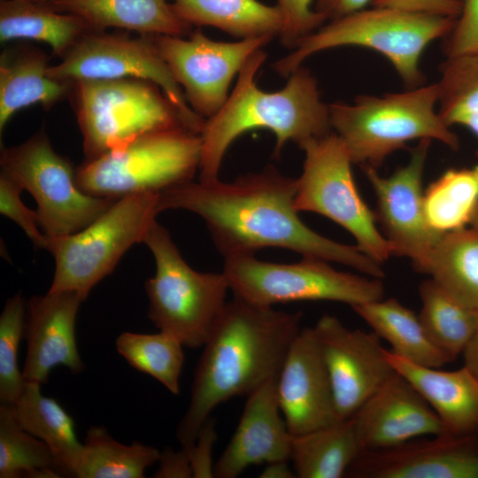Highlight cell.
Listing matches in <instances>:
<instances>
[{
	"label": "cell",
	"mask_w": 478,
	"mask_h": 478,
	"mask_svg": "<svg viewBox=\"0 0 478 478\" xmlns=\"http://www.w3.org/2000/svg\"><path fill=\"white\" fill-rule=\"evenodd\" d=\"M4 172L35 198L38 223L48 238L80 231L117 199L95 197L76 183V169L52 148L41 130L19 145L4 148Z\"/></svg>",
	"instance_id": "obj_12"
},
{
	"label": "cell",
	"mask_w": 478,
	"mask_h": 478,
	"mask_svg": "<svg viewBox=\"0 0 478 478\" xmlns=\"http://www.w3.org/2000/svg\"><path fill=\"white\" fill-rule=\"evenodd\" d=\"M143 243L156 263L154 276L144 284L149 319L184 347H203L227 303L229 286L225 275L190 267L167 229L156 220Z\"/></svg>",
	"instance_id": "obj_6"
},
{
	"label": "cell",
	"mask_w": 478,
	"mask_h": 478,
	"mask_svg": "<svg viewBox=\"0 0 478 478\" xmlns=\"http://www.w3.org/2000/svg\"><path fill=\"white\" fill-rule=\"evenodd\" d=\"M94 31L81 18L59 12L46 3L1 0L0 42L31 40L46 43L63 58L84 35Z\"/></svg>",
	"instance_id": "obj_26"
},
{
	"label": "cell",
	"mask_w": 478,
	"mask_h": 478,
	"mask_svg": "<svg viewBox=\"0 0 478 478\" xmlns=\"http://www.w3.org/2000/svg\"><path fill=\"white\" fill-rule=\"evenodd\" d=\"M297 178L273 166L237 177L188 181L158 193V210L182 209L202 218L219 252L226 258L283 248L382 279V265L357 246L335 242L311 229L295 206Z\"/></svg>",
	"instance_id": "obj_1"
},
{
	"label": "cell",
	"mask_w": 478,
	"mask_h": 478,
	"mask_svg": "<svg viewBox=\"0 0 478 478\" xmlns=\"http://www.w3.org/2000/svg\"><path fill=\"white\" fill-rule=\"evenodd\" d=\"M10 407L21 428L50 449L62 476H75L82 443L77 438L73 418L61 405L42 395L41 384L26 382Z\"/></svg>",
	"instance_id": "obj_25"
},
{
	"label": "cell",
	"mask_w": 478,
	"mask_h": 478,
	"mask_svg": "<svg viewBox=\"0 0 478 478\" xmlns=\"http://www.w3.org/2000/svg\"><path fill=\"white\" fill-rule=\"evenodd\" d=\"M183 347L160 330L156 334L123 332L116 339L117 351L132 367L155 378L173 395L180 393Z\"/></svg>",
	"instance_id": "obj_34"
},
{
	"label": "cell",
	"mask_w": 478,
	"mask_h": 478,
	"mask_svg": "<svg viewBox=\"0 0 478 478\" xmlns=\"http://www.w3.org/2000/svg\"><path fill=\"white\" fill-rule=\"evenodd\" d=\"M300 312L257 306L234 297L215 323L198 360L188 409L176 437L190 449L215 407L249 396L277 378L301 330Z\"/></svg>",
	"instance_id": "obj_2"
},
{
	"label": "cell",
	"mask_w": 478,
	"mask_h": 478,
	"mask_svg": "<svg viewBox=\"0 0 478 478\" xmlns=\"http://www.w3.org/2000/svg\"><path fill=\"white\" fill-rule=\"evenodd\" d=\"M223 274L234 297L274 307L296 301H334L355 305L383 298L382 279L338 271L328 261L303 257L299 262L262 261L255 255L224 258Z\"/></svg>",
	"instance_id": "obj_10"
},
{
	"label": "cell",
	"mask_w": 478,
	"mask_h": 478,
	"mask_svg": "<svg viewBox=\"0 0 478 478\" xmlns=\"http://www.w3.org/2000/svg\"><path fill=\"white\" fill-rule=\"evenodd\" d=\"M469 226L478 231V206L475 210V212L472 218V220Z\"/></svg>",
	"instance_id": "obj_48"
},
{
	"label": "cell",
	"mask_w": 478,
	"mask_h": 478,
	"mask_svg": "<svg viewBox=\"0 0 478 478\" xmlns=\"http://www.w3.org/2000/svg\"><path fill=\"white\" fill-rule=\"evenodd\" d=\"M351 308L373 332L390 344L395 355L429 367L440 368L453 361L433 343L419 315L397 299L382 298Z\"/></svg>",
	"instance_id": "obj_27"
},
{
	"label": "cell",
	"mask_w": 478,
	"mask_h": 478,
	"mask_svg": "<svg viewBox=\"0 0 478 478\" xmlns=\"http://www.w3.org/2000/svg\"><path fill=\"white\" fill-rule=\"evenodd\" d=\"M277 380L247 396L236 429L214 464V477L235 478L251 465L290 459L293 436L279 406Z\"/></svg>",
	"instance_id": "obj_21"
},
{
	"label": "cell",
	"mask_w": 478,
	"mask_h": 478,
	"mask_svg": "<svg viewBox=\"0 0 478 478\" xmlns=\"http://www.w3.org/2000/svg\"><path fill=\"white\" fill-rule=\"evenodd\" d=\"M50 66V77L67 83L91 80L138 79L156 84L179 112L186 127L201 133L205 120L189 105L183 90L159 55L150 35L92 31Z\"/></svg>",
	"instance_id": "obj_13"
},
{
	"label": "cell",
	"mask_w": 478,
	"mask_h": 478,
	"mask_svg": "<svg viewBox=\"0 0 478 478\" xmlns=\"http://www.w3.org/2000/svg\"><path fill=\"white\" fill-rule=\"evenodd\" d=\"M163 60L181 86L191 109L207 120L217 113L228 97L235 75L256 51L274 37L259 36L236 42H219L199 28L181 36L150 35Z\"/></svg>",
	"instance_id": "obj_14"
},
{
	"label": "cell",
	"mask_w": 478,
	"mask_h": 478,
	"mask_svg": "<svg viewBox=\"0 0 478 478\" xmlns=\"http://www.w3.org/2000/svg\"><path fill=\"white\" fill-rule=\"evenodd\" d=\"M50 449L25 431L9 405H0V477H61Z\"/></svg>",
	"instance_id": "obj_35"
},
{
	"label": "cell",
	"mask_w": 478,
	"mask_h": 478,
	"mask_svg": "<svg viewBox=\"0 0 478 478\" xmlns=\"http://www.w3.org/2000/svg\"><path fill=\"white\" fill-rule=\"evenodd\" d=\"M350 478H478V435L449 433L362 451Z\"/></svg>",
	"instance_id": "obj_17"
},
{
	"label": "cell",
	"mask_w": 478,
	"mask_h": 478,
	"mask_svg": "<svg viewBox=\"0 0 478 478\" xmlns=\"http://www.w3.org/2000/svg\"><path fill=\"white\" fill-rule=\"evenodd\" d=\"M332 383L338 416L350 419L394 373L374 332L351 329L332 315L312 327Z\"/></svg>",
	"instance_id": "obj_16"
},
{
	"label": "cell",
	"mask_w": 478,
	"mask_h": 478,
	"mask_svg": "<svg viewBox=\"0 0 478 478\" xmlns=\"http://www.w3.org/2000/svg\"><path fill=\"white\" fill-rule=\"evenodd\" d=\"M48 58L36 49H12L0 58V132L19 110L34 104L51 107L69 95L72 84L48 73Z\"/></svg>",
	"instance_id": "obj_24"
},
{
	"label": "cell",
	"mask_w": 478,
	"mask_h": 478,
	"mask_svg": "<svg viewBox=\"0 0 478 478\" xmlns=\"http://www.w3.org/2000/svg\"><path fill=\"white\" fill-rule=\"evenodd\" d=\"M21 186L4 172L0 174V212L13 220L25 232L33 244L47 249L48 237L38 228L36 211L29 209L21 200Z\"/></svg>",
	"instance_id": "obj_38"
},
{
	"label": "cell",
	"mask_w": 478,
	"mask_h": 478,
	"mask_svg": "<svg viewBox=\"0 0 478 478\" xmlns=\"http://www.w3.org/2000/svg\"><path fill=\"white\" fill-rule=\"evenodd\" d=\"M313 0H277L282 16V27L279 34L283 46L293 49L297 43L314 32L326 21L311 4Z\"/></svg>",
	"instance_id": "obj_39"
},
{
	"label": "cell",
	"mask_w": 478,
	"mask_h": 478,
	"mask_svg": "<svg viewBox=\"0 0 478 478\" xmlns=\"http://www.w3.org/2000/svg\"><path fill=\"white\" fill-rule=\"evenodd\" d=\"M266 58L262 50L249 58L223 106L205 120L200 133L199 181L219 179L230 144L251 129L266 128L274 134L276 157L288 142L301 147L333 132L329 105L321 101L318 81L308 69L302 66L296 69L278 91L266 92L258 88L255 76Z\"/></svg>",
	"instance_id": "obj_3"
},
{
	"label": "cell",
	"mask_w": 478,
	"mask_h": 478,
	"mask_svg": "<svg viewBox=\"0 0 478 478\" xmlns=\"http://www.w3.org/2000/svg\"><path fill=\"white\" fill-rule=\"evenodd\" d=\"M300 148L305 160L297 178V212H314L333 220L354 237L362 252L382 265L392 251L377 227L375 212L358 190L353 163L343 141L332 132Z\"/></svg>",
	"instance_id": "obj_11"
},
{
	"label": "cell",
	"mask_w": 478,
	"mask_h": 478,
	"mask_svg": "<svg viewBox=\"0 0 478 478\" xmlns=\"http://www.w3.org/2000/svg\"><path fill=\"white\" fill-rule=\"evenodd\" d=\"M33 1L47 3V2H49V1H50V0H33Z\"/></svg>",
	"instance_id": "obj_49"
},
{
	"label": "cell",
	"mask_w": 478,
	"mask_h": 478,
	"mask_svg": "<svg viewBox=\"0 0 478 478\" xmlns=\"http://www.w3.org/2000/svg\"><path fill=\"white\" fill-rule=\"evenodd\" d=\"M362 451L391 448L446 433L434 410L399 373H394L350 418Z\"/></svg>",
	"instance_id": "obj_19"
},
{
	"label": "cell",
	"mask_w": 478,
	"mask_h": 478,
	"mask_svg": "<svg viewBox=\"0 0 478 478\" xmlns=\"http://www.w3.org/2000/svg\"><path fill=\"white\" fill-rule=\"evenodd\" d=\"M458 18L412 12L391 7L361 9L320 27L277 60L274 69L289 77L314 53L341 46H360L376 50L393 65L411 89L420 87L425 77L420 58L434 40L446 37Z\"/></svg>",
	"instance_id": "obj_4"
},
{
	"label": "cell",
	"mask_w": 478,
	"mask_h": 478,
	"mask_svg": "<svg viewBox=\"0 0 478 478\" xmlns=\"http://www.w3.org/2000/svg\"><path fill=\"white\" fill-rule=\"evenodd\" d=\"M370 2L371 0H316L313 9L326 20H333L364 9Z\"/></svg>",
	"instance_id": "obj_44"
},
{
	"label": "cell",
	"mask_w": 478,
	"mask_h": 478,
	"mask_svg": "<svg viewBox=\"0 0 478 478\" xmlns=\"http://www.w3.org/2000/svg\"><path fill=\"white\" fill-rule=\"evenodd\" d=\"M362 452L351 419L293 436L290 459L299 478H341Z\"/></svg>",
	"instance_id": "obj_29"
},
{
	"label": "cell",
	"mask_w": 478,
	"mask_h": 478,
	"mask_svg": "<svg viewBox=\"0 0 478 478\" xmlns=\"http://www.w3.org/2000/svg\"><path fill=\"white\" fill-rule=\"evenodd\" d=\"M69 95L87 159L119 149L148 132L189 129L164 92L150 81H80L72 83Z\"/></svg>",
	"instance_id": "obj_9"
},
{
	"label": "cell",
	"mask_w": 478,
	"mask_h": 478,
	"mask_svg": "<svg viewBox=\"0 0 478 478\" xmlns=\"http://www.w3.org/2000/svg\"><path fill=\"white\" fill-rule=\"evenodd\" d=\"M154 446L116 441L103 427H91L82 443L75 471L78 478H143L144 471L158 461Z\"/></svg>",
	"instance_id": "obj_32"
},
{
	"label": "cell",
	"mask_w": 478,
	"mask_h": 478,
	"mask_svg": "<svg viewBox=\"0 0 478 478\" xmlns=\"http://www.w3.org/2000/svg\"><path fill=\"white\" fill-rule=\"evenodd\" d=\"M57 12L83 19L94 31L109 27L139 35L186 36L191 31L166 0H50Z\"/></svg>",
	"instance_id": "obj_23"
},
{
	"label": "cell",
	"mask_w": 478,
	"mask_h": 478,
	"mask_svg": "<svg viewBox=\"0 0 478 478\" xmlns=\"http://www.w3.org/2000/svg\"><path fill=\"white\" fill-rule=\"evenodd\" d=\"M393 369L403 375L441 420L446 433L478 435V378L465 366L453 371L414 364L384 350Z\"/></svg>",
	"instance_id": "obj_22"
},
{
	"label": "cell",
	"mask_w": 478,
	"mask_h": 478,
	"mask_svg": "<svg viewBox=\"0 0 478 478\" xmlns=\"http://www.w3.org/2000/svg\"><path fill=\"white\" fill-rule=\"evenodd\" d=\"M437 85L383 96H358L353 104L329 105L332 130L353 164L378 168L389 155L412 140H437L451 150L459 140L435 110Z\"/></svg>",
	"instance_id": "obj_5"
},
{
	"label": "cell",
	"mask_w": 478,
	"mask_h": 478,
	"mask_svg": "<svg viewBox=\"0 0 478 478\" xmlns=\"http://www.w3.org/2000/svg\"><path fill=\"white\" fill-rule=\"evenodd\" d=\"M201 148L200 135L185 127L148 132L86 159L76 169V183L99 197L159 193L192 180L199 169Z\"/></svg>",
	"instance_id": "obj_7"
},
{
	"label": "cell",
	"mask_w": 478,
	"mask_h": 478,
	"mask_svg": "<svg viewBox=\"0 0 478 478\" xmlns=\"http://www.w3.org/2000/svg\"><path fill=\"white\" fill-rule=\"evenodd\" d=\"M277 398L293 436L343 420L312 327L301 328L289 347L277 380Z\"/></svg>",
	"instance_id": "obj_18"
},
{
	"label": "cell",
	"mask_w": 478,
	"mask_h": 478,
	"mask_svg": "<svg viewBox=\"0 0 478 478\" xmlns=\"http://www.w3.org/2000/svg\"><path fill=\"white\" fill-rule=\"evenodd\" d=\"M439 70L438 113L451 127L457 116L478 112V50L448 57Z\"/></svg>",
	"instance_id": "obj_36"
},
{
	"label": "cell",
	"mask_w": 478,
	"mask_h": 478,
	"mask_svg": "<svg viewBox=\"0 0 478 478\" xmlns=\"http://www.w3.org/2000/svg\"><path fill=\"white\" fill-rule=\"evenodd\" d=\"M27 304L20 292L9 298L0 316V401L12 405L26 381L18 365L19 343L25 332Z\"/></svg>",
	"instance_id": "obj_37"
},
{
	"label": "cell",
	"mask_w": 478,
	"mask_h": 478,
	"mask_svg": "<svg viewBox=\"0 0 478 478\" xmlns=\"http://www.w3.org/2000/svg\"><path fill=\"white\" fill-rule=\"evenodd\" d=\"M419 318L433 343L454 360L478 330V309L452 297L433 279L419 287Z\"/></svg>",
	"instance_id": "obj_31"
},
{
	"label": "cell",
	"mask_w": 478,
	"mask_h": 478,
	"mask_svg": "<svg viewBox=\"0 0 478 478\" xmlns=\"http://www.w3.org/2000/svg\"><path fill=\"white\" fill-rule=\"evenodd\" d=\"M462 354L464 366L478 378V330Z\"/></svg>",
	"instance_id": "obj_46"
},
{
	"label": "cell",
	"mask_w": 478,
	"mask_h": 478,
	"mask_svg": "<svg viewBox=\"0 0 478 478\" xmlns=\"http://www.w3.org/2000/svg\"><path fill=\"white\" fill-rule=\"evenodd\" d=\"M158 197V193L122 197L80 231L48 238L46 251L55 259L49 291H73L85 300L124 253L135 243H143L159 213Z\"/></svg>",
	"instance_id": "obj_8"
},
{
	"label": "cell",
	"mask_w": 478,
	"mask_h": 478,
	"mask_svg": "<svg viewBox=\"0 0 478 478\" xmlns=\"http://www.w3.org/2000/svg\"><path fill=\"white\" fill-rule=\"evenodd\" d=\"M446 57L478 50V0H463V7L443 43Z\"/></svg>",
	"instance_id": "obj_40"
},
{
	"label": "cell",
	"mask_w": 478,
	"mask_h": 478,
	"mask_svg": "<svg viewBox=\"0 0 478 478\" xmlns=\"http://www.w3.org/2000/svg\"><path fill=\"white\" fill-rule=\"evenodd\" d=\"M451 125L464 126L478 136V112L460 114L452 120Z\"/></svg>",
	"instance_id": "obj_47"
},
{
	"label": "cell",
	"mask_w": 478,
	"mask_h": 478,
	"mask_svg": "<svg viewBox=\"0 0 478 478\" xmlns=\"http://www.w3.org/2000/svg\"><path fill=\"white\" fill-rule=\"evenodd\" d=\"M83 301L73 291L31 297L24 332L27 349L22 374L26 382L42 385L59 365L73 374L84 369L75 336L76 317Z\"/></svg>",
	"instance_id": "obj_20"
},
{
	"label": "cell",
	"mask_w": 478,
	"mask_h": 478,
	"mask_svg": "<svg viewBox=\"0 0 478 478\" xmlns=\"http://www.w3.org/2000/svg\"><path fill=\"white\" fill-rule=\"evenodd\" d=\"M478 206V166L445 171L424 191L428 225L444 234L470 225Z\"/></svg>",
	"instance_id": "obj_33"
},
{
	"label": "cell",
	"mask_w": 478,
	"mask_h": 478,
	"mask_svg": "<svg viewBox=\"0 0 478 478\" xmlns=\"http://www.w3.org/2000/svg\"><path fill=\"white\" fill-rule=\"evenodd\" d=\"M217 438L214 420L208 419L202 426L194 445L186 450L189 453L193 477H214V465H212V448Z\"/></svg>",
	"instance_id": "obj_41"
},
{
	"label": "cell",
	"mask_w": 478,
	"mask_h": 478,
	"mask_svg": "<svg viewBox=\"0 0 478 478\" xmlns=\"http://www.w3.org/2000/svg\"><path fill=\"white\" fill-rule=\"evenodd\" d=\"M376 7H391L407 12L458 18L463 0H371Z\"/></svg>",
	"instance_id": "obj_42"
},
{
	"label": "cell",
	"mask_w": 478,
	"mask_h": 478,
	"mask_svg": "<svg viewBox=\"0 0 478 478\" xmlns=\"http://www.w3.org/2000/svg\"><path fill=\"white\" fill-rule=\"evenodd\" d=\"M423 274L464 305L478 309V231L470 227L443 234Z\"/></svg>",
	"instance_id": "obj_30"
},
{
	"label": "cell",
	"mask_w": 478,
	"mask_h": 478,
	"mask_svg": "<svg viewBox=\"0 0 478 478\" xmlns=\"http://www.w3.org/2000/svg\"><path fill=\"white\" fill-rule=\"evenodd\" d=\"M158 469L154 474L157 478H189L193 477V471L188 451L181 447L174 451L165 447L160 451Z\"/></svg>",
	"instance_id": "obj_43"
},
{
	"label": "cell",
	"mask_w": 478,
	"mask_h": 478,
	"mask_svg": "<svg viewBox=\"0 0 478 478\" xmlns=\"http://www.w3.org/2000/svg\"><path fill=\"white\" fill-rule=\"evenodd\" d=\"M431 141L420 140L407 164L389 176H381L376 168L362 166L374 192L376 220L392 256L409 258L422 274L443 235L428 225L424 212L422 177Z\"/></svg>",
	"instance_id": "obj_15"
},
{
	"label": "cell",
	"mask_w": 478,
	"mask_h": 478,
	"mask_svg": "<svg viewBox=\"0 0 478 478\" xmlns=\"http://www.w3.org/2000/svg\"><path fill=\"white\" fill-rule=\"evenodd\" d=\"M289 460H281L267 463L260 474L263 478H293L297 477L293 468L288 466Z\"/></svg>",
	"instance_id": "obj_45"
},
{
	"label": "cell",
	"mask_w": 478,
	"mask_h": 478,
	"mask_svg": "<svg viewBox=\"0 0 478 478\" xmlns=\"http://www.w3.org/2000/svg\"><path fill=\"white\" fill-rule=\"evenodd\" d=\"M186 24L213 27L239 39L279 35L282 16L277 7L258 0H173Z\"/></svg>",
	"instance_id": "obj_28"
}]
</instances>
